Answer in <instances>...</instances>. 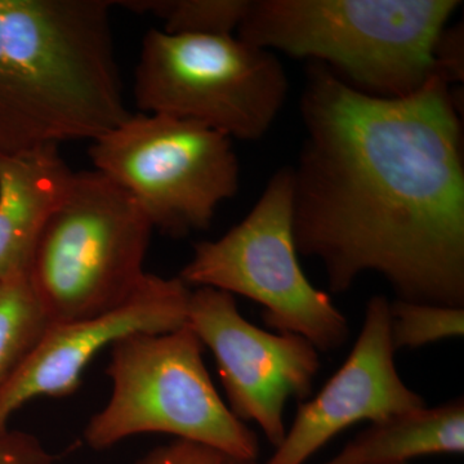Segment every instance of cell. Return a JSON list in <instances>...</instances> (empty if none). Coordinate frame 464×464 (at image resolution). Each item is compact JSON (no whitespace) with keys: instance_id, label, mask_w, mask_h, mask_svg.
<instances>
[{"instance_id":"6da1fadb","label":"cell","mask_w":464,"mask_h":464,"mask_svg":"<svg viewBox=\"0 0 464 464\" xmlns=\"http://www.w3.org/2000/svg\"><path fill=\"white\" fill-rule=\"evenodd\" d=\"M456 92L439 76L402 97L357 90L310 63L293 170L298 255L329 290L381 275L396 299L464 307V161Z\"/></svg>"},{"instance_id":"7a4b0ae2","label":"cell","mask_w":464,"mask_h":464,"mask_svg":"<svg viewBox=\"0 0 464 464\" xmlns=\"http://www.w3.org/2000/svg\"><path fill=\"white\" fill-rule=\"evenodd\" d=\"M109 0H0V158L96 141L130 112Z\"/></svg>"},{"instance_id":"3957f363","label":"cell","mask_w":464,"mask_h":464,"mask_svg":"<svg viewBox=\"0 0 464 464\" xmlns=\"http://www.w3.org/2000/svg\"><path fill=\"white\" fill-rule=\"evenodd\" d=\"M458 0H252L237 38L329 67L366 93L402 97L432 75Z\"/></svg>"},{"instance_id":"277c9868","label":"cell","mask_w":464,"mask_h":464,"mask_svg":"<svg viewBox=\"0 0 464 464\" xmlns=\"http://www.w3.org/2000/svg\"><path fill=\"white\" fill-rule=\"evenodd\" d=\"M188 324L166 333H133L111 346V395L85 426V444L106 450L143 433L198 442L228 458L258 460L259 439L231 413Z\"/></svg>"},{"instance_id":"5b68a950","label":"cell","mask_w":464,"mask_h":464,"mask_svg":"<svg viewBox=\"0 0 464 464\" xmlns=\"http://www.w3.org/2000/svg\"><path fill=\"white\" fill-rule=\"evenodd\" d=\"M152 227L137 201L99 170L75 172L27 273L51 324L102 315L141 286Z\"/></svg>"},{"instance_id":"8992f818","label":"cell","mask_w":464,"mask_h":464,"mask_svg":"<svg viewBox=\"0 0 464 464\" xmlns=\"http://www.w3.org/2000/svg\"><path fill=\"white\" fill-rule=\"evenodd\" d=\"M288 92V75L276 54L235 35L151 29L134 69L140 112L207 125L232 141L265 137Z\"/></svg>"},{"instance_id":"52a82bcc","label":"cell","mask_w":464,"mask_h":464,"mask_svg":"<svg viewBox=\"0 0 464 464\" xmlns=\"http://www.w3.org/2000/svg\"><path fill=\"white\" fill-rule=\"evenodd\" d=\"M179 276L190 288L208 286L257 302L268 328L301 335L319 353L340 350L350 337L347 317L299 264L292 168L274 173L246 218L224 237L195 244Z\"/></svg>"},{"instance_id":"ba28073f","label":"cell","mask_w":464,"mask_h":464,"mask_svg":"<svg viewBox=\"0 0 464 464\" xmlns=\"http://www.w3.org/2000/svg\"><path fill=\"white\" fill-rule=\"evenodd\" d=\"M90 158L168 237L207 230L219 204L239 190L232 140L173 116L130 114L91 142Z\"/></svg>"},{"instance_id":"9c48e42d","label":"cell","mask_w":464,"mask_h":464,"mask_svg":"<svg viewBox=\"0 0 464 464\" xmlns=\"http://www.w3.org/2000/svg\"><path fill=\"white\" fill-rule=\"evenodd\" d=\"M188 324L215 356L227 406L241 422H255L274 448L286 433V402L313 396L319 351L306 338L258 328L224 290H191Z\"/></svg>"},{"instance_id":"30bf717a","label":"cell","mask_w":464,"mask_h":464,"mask_svg":"<svg viewBox=\"0 0 464 464\" xmlns=\"http://www.w3.org/2000/svg\"><path fill=\"white\" fill-rule=\"evenodd\" d=\"M190 295L181 277L148 274L121 306L88 319L51 324L0 389V436L9 431L12 415L32 400L72 395L92 360L115 342L133 333H166L186 325Z\"/></svg>"},{"instance_id":"8fae6325","label":"cell","mask_w":464,"mask_h":464,"mask_svg":"<svg viewBox=\"0 0 464 464\" xmlns=\"http://www.w3.org/2000/svg\"><path fill=\"white\" fill-rule=\"evenodd\" d=\"M395 353L390 301L374 295L350 355L314 398L299 402L292 426L266 464H304L353 424L427 406L400 377Z\"/></svg>"},{"instance_id":"7c38bea8","label":"cell","mask_w":464,"mask_h":464,"mask_svg":"<svg viewBox=\"0 0 464 464\" xmlns=\"http://www.w3.org/2000/svg\"><path fill=\"white\" fill-rule=\"evenodd\" d=\"M74 179L57 145L0 158V279L29 267L42 231Z\"/></svg>"},{"instance_id":"4fadbf2b","label":"cell","mask_w":464,"mask_h":464,"mask_svg":"<svg viewBox=\"0 0 464 464\" xmlns=\"http://www.w3.org/2000/svg\"><path fill=\"white\" fill-rule=\"evenodd\" d=\"M464 453V399L414 409L371 423L323 464H408L439 454Z\"/></svg>"},{"instance_id":"5bb4252c","label":"cell","mask_w":464,"mask_h":464,"mask_svg":"<svg viewBox=\"0 0 464 464\" xmlns=\"http://www.w3.org/2000/svg\"><path fill=\"white\" fill-rule=\"evenodd\" d=\"M50 325L27 268L0 279V389L25 362Z\"/></svg>"},{"instance_id":"9a60e30c","label":"cell","mask_w":464,"mask_h":464,"mask_svg":"<svg viewBox=\"0 0 464 464\" xmlns=\"http://www.w3.org/2000/svg\"><path fill=\"white\" fill-rule=\"evenodd\" d=\"M134 14H150L176 35H234L252 0H127L115 2Z\"/></svg>"},{"instance_id":"2e32d148","label":"cell","mask_w":464,"mask_h":464,"mask_svg":"<svg viewBox=\"0 0 464 464\" xmlns=\"http://www.w3.org/2000/svg\"><path fill=\"white\" fill-rule=\"evenodd\" d=\"M391 341L396 353L453 340L464 334V307L390 302Z\"/></svg>"},{"instance_id":"e0dca14e","label":"cell","mask_w":464,"mask_h":464,"mask_svg":"<svg viewBox=\"0 0 464 464\" xmlns=\"http://www.w3.org/2000/svg\"><path fill=\"white\" fill-rule=\"evenodd\" d=\"M433 72L449 85L463 82V26H448L433 45Z\"/></svg>"},{"instance_id":"ac0fdd59","label":"cell","mask_w":464,"mask_h":464,"mask_svg":"<svg viewBox=\"0 0 464 464\" xmlns=\"http://www.w3.org/2000/svg\"><path fill=\"white\" fill-rule=\"evenodd\" d=\"M225 457L206 445L176 439L152 449L134 464H222Z\"/></svg>"},{"instance_id":"d6986e66","label":"cell","mask_w":464,"mask_h":464,"mask_svg":"<svg viewBox=\"0 0 464 464\" xmlns=\"http://www.w3.org/2000/svg\"><path fill=\"white\" fill-rule=\"evenodd\" d=\"M0 464H54V456L32 433L9 430L0 436Z\"/></svg>"},{"instance_id":"ffe728a7","label":"cell","mask_w":464,"mask_h":464,"mask_svg":"<svg viewBox=\"0 0 464 464\" xmlns=\"http://www.w3.org/2000/svg\"><path fill=\"white\" fill-rule=\"evenodd\" d=\"M222 464H258L257 460L235 459V458L225 457Z\"/></svg>"},{"instance_id":"44dd1931","label":"cell","mask_w":464,"mask_h":464,"mask_svg":"<svg viewBox=\"0 0 464 464\" xmlns=\"http://www.w3.org/2000/svg\"><path fill=\"white\" fill-rule=\"evenodd\" d=\"M409 464V463H408Z\"/></svg>"}]
</instances>
